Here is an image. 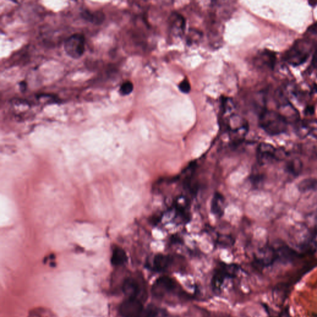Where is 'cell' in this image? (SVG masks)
Masks as SVG:
<instances>
[{
  "instance_id": "cell-1",
  "label": "cell",
  "mask_w": 317,
  "mask_h": 317,
  "mask_svg": "<svg viewBox=\"0 0 317 317\" xmlns=\"http://www.w3.org/2000/svg\"><path fill=\"white\" fill-rule=\"evenodd\" d=\"M259 125L267 134L276 136L287 132L288 123L278 112L264 110L259 115Z\"/></svg>"
},
{
  "instance_id": "cell-2",
  "label": "cell",
  "mask_w": 317,
  "mask_h": 317,
  "mask_svg": "<svg viewBox=\"0 0 317 317\" xmlns=\"http://www.w3.org/2000/svg\"><path fill=\"white\" fill-rule=\"evenodd\" d=\"M313 45L309 40H297L284 55V60L293 66L302 65L311 56Z\"/></svg>"
},
{
  "instance_id": "cell-3",
  "label": "cell",
  "mask_w": 317,
  "mask_h": 317,
  "mask_svg": "<svg viewBox=\"0 0 317 317\" xmlns=\"http://www.w3.org/2000/svg\"><path fill=\"white\" fill-rule=\"evenodd\" d=\"M276 96L278 113L287 120L288 123L296 124L300 121L299 112L285 96L278 93Z\"/></svg>"
},
{
  "instance_id": "cell-4",
  "label": "cell",
  "mask_w": 317,
  "mask_h": 317,
  "mask_svg": "<svg viewBox=\"0 0 317 317\" xmlns=\"http://www.w3.org/2000/svg\"><path fill=\"white\" fill-rule=\"evenodd\" d=\"M64 49L66 54L71 58H81L85 51V37L80 34L71 35L65 40Z\"/></svg>"
},
{
  "instance_id": "cell-5",
  "label": "cell",
  "mask_w": 317,
  "mask_h": 317,
  "mask_svg": "<svg viewBox=\"0 0 317 317\" xmlns=\"http://www.w3.org/2000/svg\"><path fill=\"white\" fill-rule=\"evenodd\" d=\"M238 267L235 264H222L217 268L211 280L213 289L219 290L227 279L235 278L238 271Z\"/></svg>"
},
{
  "instance_id": "cell-6",
  "label": "cell",
  "mask_w": 317,
  "mask_h": 317,
  "mask_svg": "<svg viewBox=\"0 0 317 317\" xmlns=\"http://www.w3.org/2000/svg\"><path fill=\"white\" fill-rule=\"evenodd\" d=\"M177 289V283L169 276H161L157 279L152 287L151 292L154 297L161 298Z\"/></svg>"
},
{
  "instance_id": "cell-7",
  "label": "cell",
  "mask_w": 317,
  "mask_h": 317,
  "mask_svg": "<svg viewBox=\"0 0 317 317\" xmlns=\"http://www.w3.org/2000/svg\"><path fill=\"white\" fill-rule=\"evenodd\" d=\"M228 129L235 142H240L245 136L249 130V125L246 120L239 116L231 115L228 120Z\"/></svg>"
},
{
  "instance_id": "cell-8",
  "label": "cell",
  "mask_w": 317,
  "mask_h": 317,
  "mask_svg": "<svg viewBox=\"0 0 317 317\" xmlns=\"http://www.w3.org/2000/svg\"><path fill=\"white\" fill-rule=\"evenodd\" d=\"M144 305L138 299H128L120 307V314L123 317H143Z\"/></svg>"
},
{
  "instance_id": "cell-9",
  "label": "cell",
  "mask_w": 317,
  "mask_h": 317,
  "mask_svg": "<svg viewBox=\"0 0 317 317\" xmlns=\"http://www.w3.org/2000/svg\"><path fill=\"white\" fill-rule=\"evenodd\" d=\"M278 150L273 145L261 143L257 149V159L259 164L265 165L278 159Z\"/></svg>"
},
{
  "instance_id": "cell-10",
  "label": "cell",
  "mask_w": 317,
  "mask_h": 317,
  "mask_svg": "<svg viewBox=\"0 0 317 317\" xmlns=\"http://www.w3.org/2000/svg\"><path fill=\"white\" fill-rule=\"evenodd\" d=\"M278 259V255L276 249L269 245L261 248L255 256L256 263L263 267L271 265Z\"/></svg>"
},
{
  "instance_id": "cell-11",
  "label": "cell",
  "mask_w": 317,
  "mask_h": 317,
  "mask_svg": "<svg viewBox=\"0 0 317 317\" xmlns=\"http://www.w3.org/2000/svg\"><path fill=\"white\" fill-rule=\"evenodd\" d=\"M171 263L172 259L170 256L158 254L156 255L152 259L151 268L154 272L162 273L168 269Z\"/></svg>"
},
{
  "instance_id": "cell-12",
  "label": "cell",
  "mask_w": 317,
  "mask_h": 317,
  "mask_svg": "<svg viewBox=\"0 0 317 317\" xmlns=\"http://www.w3.org/2000/svg\"><path fill=\"white\" fill-rule=\"evenodd\" d=\"M123 292L128 299H137L141 292V288L138 281L133 278H128L124 281Z\"/></svg>"
},
{
  "instance_id": "cell-13",
  "label": "cell",
  "mask_w": 317,
  "mask_h": 317,
  "mask_svg": "<svg viewBox=\"0 0 317 317\" xmlns=\"http://www.w3.org/2000/svg\"><path fill=\"white\" fill-rule=\"evenodd\" d=\"M316 130H317V120H306L298 121L296 123V133L300 138H306Z\"/></svg>"
},
{
  "instance_id": "cell-14",
  "label": "cell",
  "mask_w": 317,
  "mask_h": 317,
  "mask_svg": "<svg viewBox=\"0 0 317 317\" xmlns=\"http://www.w3.org/2000/svg\"><path fill=\"white\" fill-rule=\"evenodd\" d=\"M259 61L262 66L273 70L276 63V55L269 50H264L259 54Z\"/></svg>"
},
{
  "instance_id": "cell-15",
  "label": "cell",
  "mask_w": 317,
  "mask_h": 317,
  "mask_svg": "<svg viewBox=\"0 0 317 317\" xmlns=\"http://www.w3.org/2000/svg\"><path fill=\"white\" fill-rule=\"evenodd\" d=\"M225 199L223 195L219 193H216L211 203L212 213L219 217L223 216L224 209H225Z\"/></svg>"
},
{
  "instance_id": "cell-16",
  "label": "cell",
  "mask_w": 317,
  "mask_h": 317,
  "mask_svg": "<svg viewBox=\"0 0 317 317\" xmlns=\"http://www.w3.org/2000/svg\"><path fill=\"white\" fill-rule=\"evenodd\" d=\"M303 164L299 159H293L288 161L285 165V171L292 177H298L302 173Z\"/></svg>"
},
{
  "instance_id": "cell-17",
  "label": "cell",
  "mask_w": 317,
  "mask_h": 317,
  "mask_svg": "<svg viewBox=\"0 0 317 317\" xmlns=\"http://www.w3.org/2000/svg\"><path fill=\"white\" fill-rule=\"evenodd\" d=\"M298 190L300 192L306 193L316 190L317 188V180L314 178H307L298 183Z\"/></svg>"
},
{
  "instance_id": "cell-18",
  "label": "cell",
  "mask_w": 317,
  "mask_h": 317,
  "mask_svg": "<svg viewBox=\"0 0 317 317\" xmlns=\"http://www.w3.org/2000/svg\"><path fill=\"white\" fill-rule=\"evenodd\" d=\"M82 16L85 20L94 24H101L104 20V14L101 12L91 13L89 11L85 10L82 13Z\"/></svg>"
},
{
  "instance_id": "cell-19",
  "label": "cell",
  "mask_w": 317,
  "mask_h": 317,
  "mask_svg": "<svg viewBox=\"0 0 317 317\" xmlns=\"http://www.w3.org/2000/svg\"><path fill=\"white\" fill-rule=\"evenodd\" d=\"M127 260L126 253L123 250L117 248L114 250L113 257H112V263L115 266L121 265Z\"/></svg>"
},
{
  "instance_id": "cell-20",
  "label": "cell",
  "mask_w": 317,
  "mask_h": 317,
  "mask_svg": "<svg viewBox=\"0 0 317 317\" xmlns=\"http://www.w3.org/2000/svg\"><path fill=\"white\" fill-rule=\"evenodd\" d=\"M172 29L174 32L182 33L184 29L185 21L179 14H174L172 18Z\"/></svg>"
},
{
  "instance_id": "cell-21",
  "label": "cell",
  "mask_w": 317,
  "mask_h": 317,
  "mask_svg": "<svg viewBox=\"0 0 317 317\" xmlns=\"http://www.w3.org/2000/svg\"><path fill=\"white\" fill-rule=\"evenodd\" d=\"M133 90V83L130 81H126L121 85L120 88V93L122 96H127L132 92Z\"/></svg>"
},
{
  "instance_id": "cell-22",
  "label": "cell",
  "mask_w": 317,
  "mask_h": 317,
  "mask_svg": "<svg viewBox=\"0 0 317 317\" xmlns=\"http://www.w3.org/2000/svg\"><path fill=\"white\" fill-rule=\"evenodd\" d=\"M179 89L185 94H187V93L190 91L191 89V86H190L189 82L187 79L183 80L182 82L180 83L179 85Z\"/></svg>"
},
{
  "instance_id": "cell-23",
  "label": "cell",
  "mask_w": 317,
  "mask_h": 317,
  "mask_svg": "<svg viewBox=\"0 0 317 317\" xmlns=\"http://www.w3.org/2000/svg\"><path fill=\"white\" fill-rule=\"evenodd\" d=\"M308 30L313 34H317V22L310 26Z\"/></svg>"
},
{
  "instance_id": "cell-24",
  "label": "cell",
  "mask_w": 317,
  "mask_h": 317,
  "mask_svg": "<svg viewBox=\"0 0 317 317\" xmlns=\"http://www.w3.org/2000/svg\"><path fill=\"white\" fill-rule=\"evenodd\" d=\"M312 65H313L314 68H317V51L314 54L313 59H312Z\"/></svg>"
},
{
  "instance_id": "cell-25",
  "label": "cell",
  "mask_w": 317,
  "mask_h": 317,
  "mask_svg": "<svg viewBox=\"0 0 317 317\" xmlns=\"http://www.w3.org/2000/svg\"><path fill=\"white\" fill-rule=\"evenodd\" d=\"M314 113V108L312 106H309L307 107V108L306 109V113L307 114H310V115H312V114H313Z\"/></svg>"
},
{
  "instance_id": "cell-26",
  "label": "cell",
  "mask_w": 317,
  "mask_h": 317,
  "mask_svg": "<svg viewBox=\"0 0 317 317\" xmlns=\"http://www.w3.org/2000/svg\"><path fill=\"white\" fill-rule=\"evenodd\" d=\"M20 89L21 90H25L26 89V86H27V84L25 82H22L20 83Z\"/></svg>"
},
{
  "instance_id": "cell-27",
  "label": "cell",
  "mask_w": 317,
  "mask_h": 317,
  "mask_svg": "<svg viewBox=\"0 0 317 317\" xmlns=\"http://www.w3.org/2000/svg\"><path fill=\"white\" fill-rule=\"evenodd\" d=\"M309 5L312 7H316L317 6V1H314V0H312V1H309Z\"/></svg>"
},
{
  "instance_id": "cell-28",
  "label": "cell",
  "mask_w": 317,
  "mask_h": 317,
  "mask_svg": "<svg viewBox=\"0 0 317 317\" xmlns=\"http://www.w3.org/2000/svg\"><path fill=\"white\" fill-rule=\"evenodd\" d=\"M314 238H315V240H316V242L317 245V235L316 236V237H314Z\"/></svg>"
},
{
  "instance_id": "cell-29",
  "label": "cell",
  "mask_w": 317,
  "mask_h": 317,
  "mask_svg": "<svg viewBox=\"0 0 317 317\" xmlns=\"http://www.w3.org/2000/svg\"></svg>"
}]
</instances>
